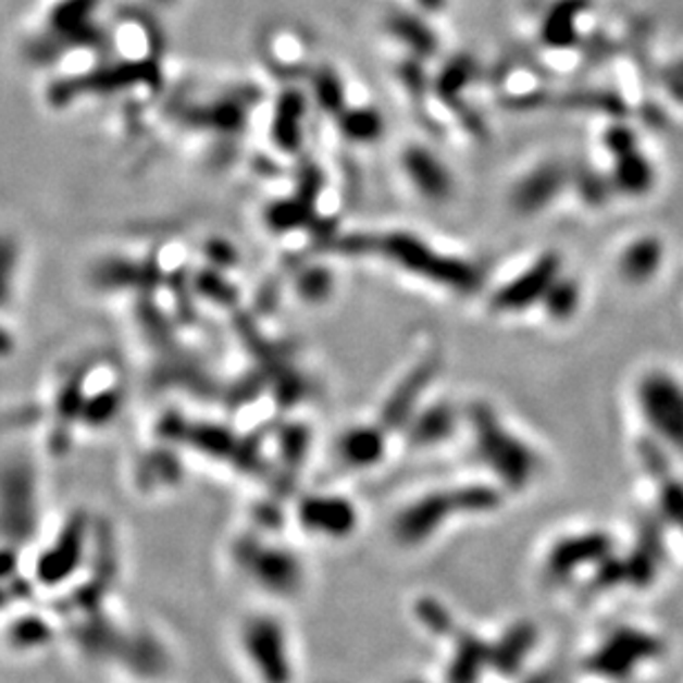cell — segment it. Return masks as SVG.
Returning <instances> with one entry per match:
<instances>
[{
    "label": "cell",
    "instance_id": "4fadbf2b",
    "mask_svg": "<svg viewBox=\"0 0 683 683\" xmlns=\"http://www.w3.org/2000/svg\"><path fill=\"white\" fill-rule=\"evenodd\" d=\"M405 164H407L409 176L424 194L433 198H444L448 194L446 171L439 164V160H435L431 153L422 149H411L405 158Z\"/></svg>",
    "mask_w": 683,
    "mask_h": 683
},
{
    "label": "cell",
    "instance_id": "8992f818",
    "mask_svg": "<svg viewBox=\"0 0 683 683\" xmlns=\"http://www.w3.org/2000/svg\"><path fill=\"white\" fill-rule=\"evenodd\" d=\"M637 407L663 444L683 455V382L666 371H650L637 384Z\"/></svg>",
    "mask_w": 683,
    "mask_h": 683
},
{
    "label": "cell",
    "instance_id": "5bb4252c",
    "mask_svg": "<svg viewBox=\"0 0 683 683\" xmlns=\"http://www.w3.org/2000/svg\"><path fill=\"white\" fill-rule=\"evenodd\" d=\"M386 25H388L393 36H397L402 42H407L418 53L435 51V34L420 18H415L411 14H405V12H395L388 18Z\"/></svg>",
    "mask_w": 683,
    "mask_h": 683
},
{
    "label": "cell",
    "instance_id": "7c38bea8",
    "mask_svg": "<svg viewBox=\"0 0 683 683\" xmlns=\"http://www.w3.org/2000/svg\"><path fill=\"white\" fill-rule=\"evenodd\" d=\"M614 185L623 189L625 194L642 196L650 191L655 185V171L646 156L639 153V149H631L621 156H614Z\"/></svg>",
    "mask_w": 683,
    "mask_h": 683
},
{
    "label": "cell",
    "instance_id": "9c48e42d",
    "mask_svg": "<svg viewBox=\"0 0 683 683\" xmlns=\"http://www.w3.org/2000/svg\"><path fill=\"white\" fill-rule=\"evenodd\" d=\"M588 10V0H557L542 23V40L566 49L578 42V18Z\"/></svg>",
    "mask_w": 683,
    "mask_h": 683
},
{
    "label": "cell",
    "instance_id": "2e32d148",
    "mask_svg": "<svg viewBox=\"0 0 683 683\" xmlns=\"http://www.w3.org/2000/svg\"><path fill=\"white\" fill-rule=\"evenodd\" d=\"M544 300L548 302L546 305V311L557 318V320H563L571 315L578 305H580V287L573 282H566L561 277L555 280L552 287L548 289V294L544 296Z\"/></svg>",
    "mask_w": 683,
    "mask_h": 683
},
{
    "label": "cell",
    "instance_id": "6da1fadb",
    "mask_svg": "<svg viewBox=\"0 0 683 683\" xmlns=\"http://www.w3.org/2000/svg\"><path fill=\"white\" fill-rule=\"evenodd\" d=\"M224 557L253 601L291 608L311 591V561L287 535L240 531L226 542Z\"/></svg>",
    "mask_w": 683,
    "mask_h": 683
},
{
    "label": "cell",
    "instance_id": "e0dca14e",
    "mask_svg": "<svg viewBox=\"0 0 683 683\" xmlns=\"http://www.w3.org/2000/svg\"><path fill=\"white\" fill-rule=\"evenodd\" d=\"M668 83H670L672 94H674L679 100H683V63H679V65L670 72Z\"/></svg>",
    "mask_w": 683,
    "mask_h": 683
},
{
    "label": "cell",
    "instance_id": "277c9868",
    "mask_svg": "<svg viewBox=\"0 0 683 683\" xmlns=\"http://www.w3.org/2000/svg\"><path fill=\"white\" fill-rule=\"evenodd\" d=\"M38 473L27 455L0 458V539L12 550L27 544L38 526Z\"/></svg>",
    "mask_w": 683,
    "mask_h": 683
},
{
    "label": "cell",
    "instance_id": "30bf717a",
    "mask_svg": "<svg viewBox=\"0 0 683 683\" xmlns=\"http://www.w3.org/2000/svg\"><path fill=\"white\" fill-rule=\"evenodd\" d=\"M337 452L351 469L375 467L384 455V437L373 426H356L339 437Z\"/></svg>",
    "mask_w": 683,
    "mask_h": 683
},
{
    "label": "cell",
    "instance_id": "ba28073f",
    "mask_svg": "<svg viewBox=\"0 0 683 683\" xmlns=\"http://www.w3.org/2000/svg\"><path fill=\"white\" fill-rule=\"evenodd\" d=\"M559 277V258L544 256L539 258L524 275H518L508 287H504L495 296V309L499 311H524L533 307V302L544 300L548 289Z\"/></svg>",
    "mask_w": 683,
    "mask_h": 683
},
{
    "label": "cell",
    "instance_id": "3957f363",
    "mask_svg": "<svg viewBox=\"0 0 683 683\" xmlns=\"http://www.w3.org/2000/svg\"><path fill=\"white\" fill-rule=\"evenodd\" d=\"M497 506L499 493L493 484L429 490L395 508L388 522V539L397 550L418 555L442 542L448 529L452 531L460 522L482 518Z\"/></svg>",
    "mask_w": 683,
    "mask_h": 683
},
{
    "label": "cell",
    "instance_id": "7a4b0ae2",
    "mask_svg": "<svg viewBox=\"0 0 683 683\" xmlns=\"http://www.w3.org/2000/svg\"><path fill=\"white\" fill-rule=\"evenodd\" d=\"M229 646L249 683H302V644L289 608L251 601L232 623Z\"/></svg>",
    "mask_w": 683,
    "mask_h": 683
},
{
    "label": "cell",
    "instance_id": "8fae6325",
    "mask_svg": "<svg viewBox=\"0 0 683 683\" xmlns=\"http://www.w3.org/2000/svg\"><path fill=\"white\" fill-rule=\"evenodd\" d=\"M663 260V249L657 238H642L621 253L619 271L629 282L650 280Z\"/></svg>",
    "mask_w": 683,
    "mask_h": 683
},
{
    "label": "cell",
    "instance_id": "ac0fdd59",
    "mask_svg": "<svg viewBox=\"0 0 683 683\" xmlns=\"http://www.w3.org/2000/svg\"><path fill=\"white\" fill-rule=\"evenodd\" d=\"M420 5L426 8L429 12H439V10H444L446 0H420Z\"/></svg>",
    "mask_w": 683,
    "mask_h": 683
},
{
    "label": "cell",
    "instance_id": "d6986e66",
    "mask_svg": "<svg viewBox=\"0 0 683 683\" xmlns=\"http://www.w3.org/2000/svg\"><path fill=\"white\" fill-rule=\"evenodd\" d=\"M151 3L153 5H162V8H171V5L176 3V0H151Z\"/></svg>",
    "mask_w": 683,
    "mask_h": 683
},
{
    "label": "cell",
    "instance_id": "5b68a950",
    "mask_svg": "<svg viewBox=\"0 0 683 683\" xmlns=\"http://www.w3.org/2000/svg\"><path fill=\"white\" fill-rule=\"evenodd\" d=\"M477 455L484 467H490L495 480L508 490H526L537 473V458L529 444L482 415L477 422Z\"/></svg>",
    "mask_w": 683,
    "mask_h": 683
},
{
    "label": "cell",
    "instance_id": "9a60e30c",
    "mask_svg": "<svg viewBox=\"0 0 683 683\" xmlns=\"http://www.w3.org/2000/svg\"><path fill=\"white\" fill-rule=\"evenodd\" d=\"M561 183V171L555 166H544L542 169V183L537 185V176L531 174L526 178L524 185H520L516 189V202L518 209H537L542 204L548 202V198H544V189H555Z\"/></svg>",
    "mask_w": 683,
    "mask_h": 683
},
{
    "label": "cell",
    "instance_id": "52a82bcc",
    "mask_svg": "<svg viewBox=\"0 0 683 683\" xmlns=\"http://www.w3.org/2000/svg\"><path fill=\"white\" fill-rule=\"evenodd\" d=\"M294 520L302 539L339 546L356 537L362 526V512L347 495L322 493L305 497L296 508Z\"/></svg>",
    "mask_w": 683,
    "mask_h": 683
}]
</instances>
